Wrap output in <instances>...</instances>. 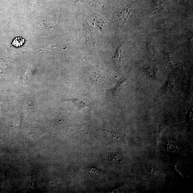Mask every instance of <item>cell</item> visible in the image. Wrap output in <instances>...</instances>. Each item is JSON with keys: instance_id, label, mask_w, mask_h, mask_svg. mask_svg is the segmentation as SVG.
<instances>
[{"instance_id": "cell-8", "label": "cell", "mask_w": 193, "mask_h": 193, "mask_svg": "<svg viewBox=\"0 0 193 193\" xmlns=\"http://www.w3.org/2000/svg\"><path fill=\"white\" fill-rule=\"evenodd\" d=\"M106 134L107 135V137H109V138L111 139H117V136L111 132H108L106 133Z\"/></svg>"}, {"instance_id": "cell-7", "label": "cell", "mask_w": 193, "mask_h": 193, "mask_svg": "<svg viewBox=\"0 0 193 193\" xmlns=\"http://www.w3.org/2000/svg\"><path fill=\"white\" fill-rule=\"evenodd\" d=\"M31 77V71L30 70H28L26 72L25 76H24V80L25 82L28 81L30 80Z\"/></svg>"}, {"instance_id": "cell-3", "label": "cell", "mask_w": 193, "mask_h": 193, "mask_svg": "<svg viewBox=\"0 0 193 193\" xmlns=\"http://www.w3.org/2000/svg\"><path fill=\"white\" fill-rule=\"evenodd\" d=\"M168 149L173 153H177L179 151L177 144L173 141H169L167 144Z\"/></svg>"}, {"instance_id": "cell-2", "label": "cell", "mask_w": 193, "mask_h": 193, "mask_svg": "<svg viewBox=\"0 0 193 193\" xmlns=\"http://www.w3.org/2000/svg\"><path fill=\"white\" fill-rule=\"evenodd\" d=\"M108 159L112 162L115 164L121 163L124 161V158H123L122 154L118 153H113L110 154Z\"/></svg>"}, {"instance_id": "cell-4", "label": "cell", "mask_w": 193, "mask_h": 193, "mask_svg": "<svg viewBox=\"0 0 193 193\" xmlns=\"http://www.w3.org/2000/svg\"><path fill=\"white\" fill-rule=\"evenodd\" d=\"M25 41V39L21 37H17L13 40L12 44L16 47H20L23 45Z\"/></svg>"}, {"instance_id": "cell-6", "label": "cell", "mask_w": 193, "mask_h": 193, "mask_svg": "<svg viewBox=\"0 0 193 193\" xmlns=\"http://www.w3.org/2000/svg\"><path fill=\"white\" fill-rule=\"evenodd\" d=\"M129 13L127 10H125L122 12L121 15H120V17L124 20V21H126L127 19L128 18Z\"/></svg>"}, {"instance_id": "cell-1", "label": "cell", "mask_w": 193, "mask_h": 193, "mask_svg": "<svg viewBox=\"0 0 193 193\" xmlns=\"http://www.w3.org/2000/svg\"><path fill=\"white\" fill-rule=\"evenodd\" d=\"M71 101L76 106L77 109L79 111H81L84 108L91 106L90 102L88 100L81 98H73L72 99Z\"/></svg>"}, {"instance_id": "cell-5", "label": "cell", "mask_w": 193, "mask_h": 193, "mask_svg": "<svg viewBox=\"0 0 193 193\" xmlns=\"http://www.w3.org/2000/svg\"><path fill=\"white\" fill-rule=\"evenodd\" d=\"M121 53L122 50H121L118 49L114 58L115 61L117 63L119 64L120 59H121Z\"/></svg>"}]
</instances>
